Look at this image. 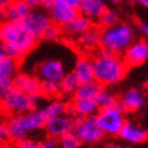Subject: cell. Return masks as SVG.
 Segmentation results:
<instances>
[{
	"mask_svg": "<svg viewBox=\"0 0 148 148\" xmlns=\"http://www.w3.org/2000/svg\"><path fill=\"white\" fill-rule=\"evenodd\" d=\"M38 42L22 22L3 21L0 23V43L4 46L5 56L21 62Z\"/></svg>",
	"mask_w": 148,
	"mask_h": 148,
	"instance_id": "cell-1",
	"label": "cell"
},
{
	"mask_svg": "<svg viewBox=\"0 0 148 148\" xmlns=\"http://www.w3.org/2000/svg\"><path fill=\"white\" fill-rule=\"evenodd\" d=\"M94 79L101 86L116 84L122 81L127 73L128 66L121 56L102 49L92 59Z\"/></svg>",
	"mask_w": 148,
	"mask_h": 148,
	"instance_id": "cell-2",
	"label": "cell"
},
{
	"mask_svg": "<svg viewBox=\"0 0 148 148\" xmlns=\"http://www.w3.org/2000/svg\"><path fill=\"white\" fill-rule=\"evenodd\" d=\"M135 33L132 27L124 22L103 28L100 34V47L111 53L121 56L134 41Z\"/></svg>",
	"mask_w": 148,
	"mask_h": 148,
	"instance_id": "cell-3",
	"label": "cell"
},
{
	"mask_svg": "<svg viewBox=\"0 0 148 148\" xmlns=\"http://www.w3.org/2000/svg\"><path fill=\"white\" fill-rule=\"evenodd\" d=\"M45 122L46 118L41 110H33L25 113L10 116V119L6 122L10 132V141L14 142L25 138L32 132L42 129Z\"/></svg>",
	"mask_w": 148,
	"mask_h": 148,
	"instance_id": "cell-4",
	"label": "cell"
},
{
	"mask_svg": "<svg viewBox=\"0 0 148 148\" xmlns=\"http://www.w3.org/2000/svg\"><path fill=\"white\" fill-rule=\"evenodd\" d=\"M43 99L45 98L41 94L33 97V95L25 94L13 87L5 97L0 99V111L3 114L7 116L25 113L29 111L41 108Z\"/></svg>",
	"mask_w": 148,
	"mask_h": 148,
	"instance_id": "cell-5",
	"label": "cell"
},
{
	"mask_svg": "<svg viewBox=\"0 0 148 148\" xmlns=\"http://www.w3.org/2000/svg\"><path fill=\"white\" fill-rule=\"evenodd\" d=\"M72 132L78 137L81 143H95L105 135L97 116L78 117L76 121H73Z\"/></svg>",
	"mask_w": 148,
	"mask_h": 148,
	"instance_id": "cell-6",
	"label": "cell"
},
{
	"mask_svg": "<svg viewBox=\"0 0 148 148\" xmlns=\"http://www.w3.org/2000/svg\"><path fill=\"white\" fill-rule=\"evenodd\" d=\"M125 111L121 107L119 103H116L114 106L101 108L98 111L97 118L100 124L101 129L105 134L108 135H118L121 128L125 122Z\"/></svg>",
	"mask_w": 148,
	"mask_h": 148,
	"instance_id": "cell-7",
	"label": "cell"
},
{
	"mask_svg": "<svg viewBox=\"0 0 148 148\" xmlns=\"http://www.w3.org/2000/svg\"><path fill=\"white\" fill-rule=\"evenodd\" d=\"M22 23L33 36H35L36 39H40L46 28L52 23V21L47 12L40 9H34L29 11Z\"/></svg>",
	"mask_w": 148,
	"mask_h": 148,
	"instance_id": "cell-8",
	"label": "cell"
},
{
	"mask_svg": "<svg viewBox=\"0 0 148 148\" xmlns=\"http://www.w3.org/2000/svg\"><path fill=\"white\" fill-rule=\"evenodd\" d=\"M66 73L65 65L58 59H46L36 66V73L40 81H51L60 82V79Z\"/></svg>",
	"mask_w": 148,
	"mask_h": 148,
	"instance_id": "cell-9",
	"label": "cell"
},
{
	"mask_svg": "<svg viewBox=\"0 0 148 148\" xmlns=\"http://www.w3.org/2000/svg\"><path fill=\"white\" fill-rule=\"evenodd\" d=\"M122 54V59L128 68L138 66L148 59V43L143 40L132 41Z\"/></svg>",
	"mask_w": 148,
	"mask_h": 148,
	"instance_id": "cell-10",
	"label": "cell"
},
{
	"mask_svg": "<svg viewBox=\"0 0 148 148\" xmlns=\"http://www.w3.org/2000/svg\"><path fill=\"white\" fill-rule=\"evenodd\" d=\"M72 127H73V119L71 117L66 116L65 113L48 118V119H46L45 124H43V129H45L47 136L54 137L57 140L64 134H66V132L71 131Z\"/></svg>",
	"mask_w": 148,
	"mask_h": 148,
	"instance_id": "cell-11",
	"label": "cell"
},
{
	"mask_svg": "<svg viewBox=\"0 0 148 148\" xmlns=\"http://www.w3.org/2000/svg\"><path fill=\"white\" fill-rule=\"evenodd\" d=\"M13 87L29 95H39L41 88V81L39 77L28 72H17L12 78Z\"/></svg>",
	"mask_w": 148,
	"mask_h": 148,
	"instance_id": "cell-12",
	"label": "cell"
},
{
	"mask_svg": "<svg viewBox=\"0 0 148 148\" xmlns=\"http://www.w3.org/2000/svg\"><path fill=\"white\" fill-rule=\"evenodd\" d=\"M118 135L124 141L131 143H141L148 140V130H146L143 127L134 122L125 121L119 132H118Z\"/></svg>",
	"mask_w": 148,
	"mask_h": 148,
	"instance_id": "cell-13",
	"label": "cell"
},
{
	"mask_svg": "<svg viewBox=\"0 0 148 148\" xmlns=\"http://www.w3.org/2000/svg\"><path fill=\"white\" fill-rule=\"evenodd\" d=\"M147 102L146 95L141 89H132L127 90L123 95L118 103L124 111H129V112H135V111L141 110Z\"/></svg>",
	"mask_w": 148,
	"mask_h": 148,
	"instance_id": "cell-14",
	"label": "cell"
},
{
	"mask_svg": "<svg viewBox=\"0 0 148 148\" xmlns=\"http://www.w3.org/2000/svg\"><path fill=\"white\" fill-rule=\"evenodd\" d=\"M100 34L101 30L97 27H90L84 33L76 38V43L81 51L93 52L100 48Z\"/></svg>",
	"mask_w": 148,
	"mask_h": 148,
	"instance_id": "cell-15",
	"label": "cell"
},
{
	"mask_svg": "<svg viewBox=\"0 0 148 148\" xmlns=\"http://www.w3.org/2000/svg\"><path fill=\"white\" fill-rule=\"evenodd\" d=\"M90 27H93V22L89 18L77 13V16L75 18L71 19L65 25L60 27V29H62V34H64L65 36L71 39H76Z\"/></svg>",
	"mask_w": 148,
	"mask_h": 148,
	"instance_id": "cell-16",
	"label": "cell"
},
{
	"mask_svg": "<svg viewBox=\"0 0 148 148\" xmlns=\"http://www.w3.org/2000/svg\"><path fill=\"white\" fill-rule=\"evenodd\" d=\"M30 9L22 0H10L3 10L4 21L11 22H23Z\"/></svg>",
	"mask_w": 148,
	"mask_h": 148,
	"instance_id": "cell-17",
	"label": "cell"
},
{
	"mask_svg": "<svg viewBox=\"0 0 148 148\" xmlns=\"http://www.w3.org/2000/svg\"><path fill=\"white\" fill-rule=\"evenodd\" d=\"M106 9L107 7L103 0H81L77 7V12L93 22L98 21Z\"/></svg>",
	"mask_w": 148,
	"mask_h": 148,
	"instance_id": "cell-18",
	"label": "cell"
},
{
	"mask_svg": "<svg viewBox=\"0 0 148 148\" xmlns=\"http://www.w3.org/2000/svg\"><path fill=\"white\" fill-rule=\"evenodd\" d=\"M77 13L78 12L75 9H70V7L54 5V4L49 9V12H48L51 21L59 27H63L66 23H69L71 19H73L77 16Z\"/></svg>",
	"mask_w": 148,
	"mask_h": 148,
	"instance_id": "cell-19",
	"label": "cell"
},
{
	"mask_svg": "<svg viewBox=\"0 0 148 148\" xmlns=\"http://www.w3.org/2000/svg\"><path fill=\"white\" fill-rule=\"evenodd\" d=\"M73 73L79 81V83L89 82L94 79V72H93V63L92 58L89 57H81L76 60V64L73 66Z\"/></svg>",
	"mask_w": 148,
	"mask_h": 148,
	"instance_id": "cell-20",
	"label": "cell"
},
{
	"mask_svg": "<svg viewBox=\"0 0 148 148\" xmlns=\"http://www.w3.org/2000/svg\"><path fill=\"white\" fill-rule=\"evenodd\" d=\"M73 110H75V117H90L97 116L99 107L94 99H77L73 98L71 101Z\"/></svg>",
	"mask_w": 148,
	"mask_h": 148,
	"instance_id": "cell-21",
	"label": "cell"
},
{
	"mask_svg": "<svg viewBox=\"0 0 148 148\" xmlns=\"http://www.w3.org/2000/svg\"><path fill=\"white\" fill-rule=\"evenodd\" d=\"M101 88L102 86L95 79H93V81H89V82L79 83L73 95L77 99H95V97L100 92Z\"/></svg>",
	"mask_w": 148,
	"mask_h": 148,
	"instance_id": "cell-22",
	"label": "cell"
},
{
	"mask_svg": "<svg viewBox=\"0 0 148 148\" xmlns=\"http://www.w3.org/2000/svg\"><path fill=\"white\" fill-rule=\"evenodd\" d=\"M19 62L13 58L5 56L0 60V81L1 79H12L18 72Z\"/></svg>",
	"mask_w": 148,
	"mask_h": 148,
	"instance_id": "cell-23",
	"label": "cell"
},
{
	"mask_svg": "<svg viewBox=\"0 0 148 148\" xmlns=\"http://www.w3.org/2000/svg\"><path fill=\"white\" fill-rule=\"evenodd\" d=\"M65 105L66 103L62 100H59L58 98L56 99H52L49 102H47L46 105L41 106V112L42 114L45 116L46 119L48 118H52V117H56V116H60V114H64L65 112Z\"/></svg>",
	"mask_w": 148,
	"mask_h": 148,
	"instance_id": "cell-24",
	"label": "cell"
},
{
	"mask_svg": "<svg viewBox=\"0 0 148 148\" xmlns=\"http://www.w3.org/2000/svg\"><path fill=\"white\" fill-rule=\"evenodd\" d=\"M59 86H60V93L63 95H72L78 88L79 81L73 72H66L59 82Z\"/></svg>",
	"mask_w": 148,
	"mask_h": 148,
	"instance_id": "cell-25",
	"label": "cell"
},
{
	"mask_svg": "<svg viewBox=\"0 0 148 148\" xmlns=\"http://www.w3.org/2000/svg\"><path fill=\"white\" fill-rule=\"evenodd\" d=\"M40 94L45 99H56L60 93V86L59 82H51V81H41V88H40Z\"/></svg>",
	"mask_w": 148,
	"mask_h": 148,
	"instance_id": "cell-26",
	"label": "cell"
},
{
	"mask_svg": "<svg viewBox=\"0 0 148 148\" xmlns=\"http://www.w3.org/2000/svg\"><path fill=\"white\" fill-rule=\"evenodd\" d=\"M94 100H95V102H97L99 110L114 106L116 103L118 102V100H117V98L114 97V95L111 93L110 90L103 89V88H101V89H100V92L97 94V97H95Z\"/></svg>",
	"mask_w": 148,
	"mask_h": 148,
	"instance_id": "cell-27",
	"label": "cell"
},
{
	"mask_svg": "<svg viewBox=\"0 0 148 148\" xmlns=\"http://www.w3.org/2000/svg\"><path fill=\"white\" fill-rule=\"evenodd\" d=\"M58 146L60 148H79L81 147V141L78 137L73 134L72 130L64 134L58 138Z\"/></svg>",
	"mask_w": 148,
	"mask_h": 148,
	"instance_id": "cell-28",
	"label": "cell"
},
{
	"mask_svg": "<svg viewBox=\"0 0 148 148\" xmlns=\"http://www.w3.org/2000/svg\"><path fill=\"white\" fill-rule=\"evenodd\" d=\"M98 23H99V25H100L102 29H103V28H108V27H111V25L118 23V14H117L113 10L106 9L105 11L102 12L101 16L99 17Z\"/></svg>",
	"mask_w": 148,
	"mask_h": 148,
	"instance_id": "cell-29",
	"label": "cell"
},
{
	"mask_svg": "<svg viewBox=\"0 0 148 148\" xmlns=\"http://www.w3.org/2000/svg\"><path fill=\"white\" fill-rule=\"evenodd\" d=\"M60 35H62V29H60V27L57 25V24H54L53 22H52V23L46 28V30L43 32V34H42L41 38L45 39V40H48V41H54V40H57Z\"/></svg>",
	"mask_w": 148,
	"mask_h": 148,
	"instance_id": "cell-30",
	"label": "cell"
},
{
	"mask_svg": "<svg viewBox=\"0 0 148 148\" xmlns=\"http://www.w3.org/2000/svg\"><path fill=\"white\" fill-rule=\"evenodd\" d=\"M11 148H39V142L32 138H22L18 141H14Z\"/></svg>",
	"mask_w": 148,
	"mask_h": 148,
	"instance_id": "cell-31",
	"label": "cell"
},
{
	"mask_svg": "<svg viewBox=\"0 0 148 148\" xmlns=\"http://www.w3.org/2000/svg\"><path fill=\"white\" fill-rule=\"evenodd\" d=\"M10 141V132L9 128H7V123L1 122L0 123V145L9 143Z\"/></svg>",
	"mask_w": 148,
	"mask_h": 148,
	"instance_id": "cell-32",
	"label": "cell"
},
{
	"mask_svg": "<svg viewBox=\"0 0 148 148\" xmlns=\"http://www.w3.org/2000/svg\"><path fill=\"white\" fill-rule=\"evenodd\" d=\"M13 88L12 79H1L0 81V99L9 93Z\"/></svg>",
	"mask_w": 148,
	"mask_h": 148,
	"instance_id": "cell-33",
	"label": "cell"
},
{
	"mask_svg": "<svg viewBox=\"0 0 148 148\" xmlns=\"http://www.w3.org/2000/svg\"><path fill=\"white\" fill-rule=\"evenodd\" d=\"M54 5H60L65 7H70V9L77 10V7L81 3V0H53Z\"/></svg>",
	"mask_w": 148,
	"mask_h": 148,
	"instance_id": "cell-34",
	"label": "cell"
},
{
	"mask_svg": "<svg viewBox=\"0 0 148 148\" xmlns=\"http://www.w3.org/2000/svg\"><path fill=\"white\" fill-rule=\"evenodd\" d=\"M57 147H58V140L49 136L39 143V148H57Z\"/></svg>",
	"mask_w": 148,
	"mask_h": 148,
	"instance_id": "cell-35",
	"label": "cell"
},
{
	"mask_svg": "<svg viewBox=\"0 0 148 148\" xmlns=\"http://www.w3.org/2000/svg\"><path fill=\"white\" fill-rule=\"evenodd\" d=\"M29 9L30 10H34V9H38L40 6V0H22Z\"/></svg>",
	"mask_w": 148,
	"mask_h": 148,
	"instance_id": "cell-36",
	"label": "cell"
},
{
	"mask_svg": "<svg viewBox=\"0 0 148 148\" xmlns=\"http://www.w3.org/2000/svg\"><path fill=\"white\" fill-rule=\"evenodd\" d=\"M138 29H140V32L146 36V38H148V23H146V22H140Z\"/></svg>",
	"mask_w": 148,
	"mask_h": 148,
	"instance_id": "cell-37",
	"label": "cell"
},
{
	"mask_svg": "<svg viewBox=\"0 0 148 148\" xmlns=\"http://www.w3.org/2000/svg\"><path fill=\"white\" fill-rule=\"evenodd\" d=\"M53 0H40V6L43 7V9L49 10L52 6H53Z\"/></svg>",
	"mask_w": 148,
	"mask_h": 148,
	"instance_id": "cell-38",
	"label": "cell"
},
{
	"mask_svg": "<svg viewBox=\"0 0 148 148\" xmlns=\"http://www.w3.org/2000/svg\"><path fill=\"white\" fill-rule=\"evenodd\" d=\"M10 0H0V16H3V10H4V7L6 6V4Z\"/></svg>",
	"mask_w": 148,
	"mask_h": 148,
	"instance_id": "cell-39",
	"label": "cell"
},
{
	"mask_svg": "<svg viewBox=\"0 0 148 148\" xmlns=\"http://www.w3.org/2000/svg\"><path fill=\"white\" fill-rule=\"evenodd\" d=\"M135 1H137L140 5H142L143 7H146L148 10V0H135Z\"/></svg>",
	"mask_w": 148,
	"mask_h": 148,
	"instance_id": "cell-40",
	"label": "cell"
},
{
	"mask_svg": "<svg viewBox=\"0 0 148 148\" xmlns=\"http://www.w3.org/2000/svg\"><path fill=\"white\" fill-rule=\"evenodd\" d=\"M101 148H118V146L114 143H107V145H103Z\"/></svg>",
	"mask_w": 148,
	"mask_h": 148,
	"instance_id": "cell-41",
	"label": "cell"
},
{
	"mask_svg": "<svg viewBox=\"0 0 148 148\" xmlns=\"http://www.w3.org/2000/svg\"><path fill=\"white\" fill-rule=\"evenodd\" d=\"M5 57V52H4V46L1 45V43H0V60H1V59Z\"/></svg>",
	"mask_w": 148,
	"mask_h": 148,
	"instance_id": "cell-42",
	"label": "cell"
},
{
	"mask_svg": "<svg viewBox=\"0 0 148 148\" xmlns=\"http://www.w3.org/2000/svg\"><path fill=\"white\" fill-rule=\"evenodd\" d=\"M0 148H11L9 146V143H5V145H0Z\"/></svg>",
	"mask_w": 148,
	"mask_h": 148,
	"instance_id": "cell-43",
	"label": "cell"
},
{
	"mask_svg": "<svg viewBox=\"0 0 148 148\" xmlns=\"http://www.w3.org/2000/svg\"><path fill=\"white\" fill-rule=\"evenodd\" d=\"M143 88H145V90L148 93V81H147V82L145 83V86H143Z\"/></svg>",
	"mask_w": 148,
	"mask_h": 148,
	"instance_id": "cell-44",
	"label": "cell"
},
{
	"mask_svg": "<svg viewBox=\"0 0 148 148\" xmlns=\"http://www.w3.org/2000/svg\"><path fill=\"white\" fill-rule=\"evenodd\" d=\"M3 116H4V114L1 113V111H0V123H1V122H3Z\"/></svg>",
	"mask_w": 148,
	"mask_h": 148,
	"instance_id": "cell-45",
	"label": "cell"
},
{
	"mask_svg": "<svg viewBox=\"0 0 148 148\" xmlns=\"http://www.w3.org/2000/svg\"><path fill=\"white\" fill-rule=\"evenodd\" d=\"M108 1H111V3H113V4H116V3H118L119 0H108Z\"/></svg>",
	"mask_w": 148,
	"mask_h": 148,
	"instance_id": "cell-46",
	"label": "cell"
},
{
	"mask_svg": "<svg viewBox=\"0 0 148 148\" xmlns=\"http://www.w3.org/2000/svg\"><path fill=\"white\" fill-rule=\"evenodd\" d=\"M4 21V18H3V16H0V23H1V22Z\"/></svg>",
	"mask_w": 148,
	"mask_h": 148,
	"instance_id": "cell-47",
	"label": "cell"
},
{
	"mask_svg": "<svg viewBox=\"0 0 148 148\" xmlns=\"http://www.w3.org/2000/svg\"><path fill=\"white\" fill-rule=\"evenodd\" d=\"M127 1H129V3H132V1H135V0H127Z\"/></svg>",
	"mask_w": 148,
	"mask_h": 148,
	"instance_id": "cell-48",
	"label": "cell"
}]
</instances>
